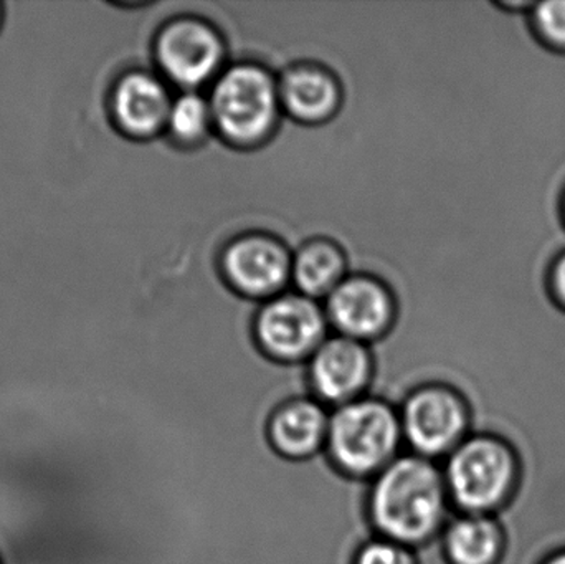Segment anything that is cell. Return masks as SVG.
Masks as SVG:
<instances>
[{
    "mask_svg": "<svg viewBox=\"0 0 565 564\" xmlns=\"http://www.w3.org/2000/svg\"><path fill=\"white\" fill-rule=\"evenodd\" d=\"M334 78L316 66H298L282 78L280 102L301 121H321L338 105Z\"/></svg>",
    "mask_w": 565,
    "mask_h": 564,
    "instance_id": "9a60e30c",
    "label": "cell"
},
{
    "mask_svg": "<svg viewBox=\"0 0 565 564\" xmlns=\"http://www.w3.org/2000/svg\"><path fill=\"white\" fill-rule=\"evenodd\" d=\"M541 564H565V549L551 553Z\"/></svg>",
    "mask_w": 565,
    "mask_h": 564,
    "instance_id": "44dd1931",
    "label": "cell"
},
{
    "mask_svg": "<svg viewBox=\"0 0 565 564\" xmlns=\"http://www.w3.org/2000/svg\"><path fill=\"white\" fill-rule=\"evenodd\" d=\"M355 564H418V562L414 549L377 536L359 550Z\"/></svg>",
    "mask_w": 565,
    "mask_h": 564,
    "instance_id": "d6986e66",
    "label": "cell"
},
{
    "mask_svg": "<svg viewBox=\"0 0 565 564\" xmlns=\"http://www.w3.org/2000/svg\"><path fill=\"white\" fill-rule=\"evenodd\" d=\"M212 121L211 103L194 93H185L172 102L168 126L175 138L184 142L198 141Z\"/></svg>",
    "mask_w": 565,
    "mask_h": 564,
    "instance_id": "e0dca14e",
    "label": "cell"
},
{
    "mask_svg": "<svg viewBox=\"0 0 565 564\" xmlns=\"http://www.w3.org/2000/svg\"><path fill=\"white\" fill-rule=\"evenodd\" d=\"M326 318L305 295L277 298L262 311L255 327L258 350L285 364L308 363L324 343Z\"/></svg>",
    "mask_w": 565,
    "mask_h": 564,
    "instance_id": "52a82bcc",
    "label": "cell"
},
{
    "mask_svg": "<svg viewBox=\"0 0 565 564\" xmlns=\"http://www.w3.org/2000/svg\"><path fill=\"white\" fill-rule=\"evenodd\" d=\"M224 49L214 29L198 20H179L162 30L158 60L172 82L198 86L217 72Z\"/></svg>",
    "mask_w": 565,
    "mask_h": 564,
    "instance_id": "9c48e42d",
    "label": "cell"
},
{
    "mask_svg": "<svg viewBox=\"0 0 565 564\" xmlns=\"http://www.w3.org/2000/svg\"><path fill=\"white\" fill-rule=\"evenodd\" d=\"M455 513L498 515L520 489L523 466L513 444L493 434H471L441 462Z\"/></svg>",
    "mask_w": 565,
    "mask_h": 564,
    "instance_id": "3957f363",
    "label": "cell"
},
{
    "mask_svg": "<svg viewBox=\"0 0 565 564\" xmlns=\"http://www.w3.org/2000/svg\"><path fill=\"white\" fill-rule=\"evenodd\" d=\"M309 391L329 409L367 394L374 376V357L362 341L348 337L326 340L308 363Z\"/></svg>",
    "mask_w": 565,
    "mask_h": 564,
    "instance_id": "ba28073f",
    "label": "cell"
},
{
    "mask_svg": "<svg viewBox=\"0 0 565 564\" xmlns=\"http://www.w3.org/2000/svg\"><path fill=\"white\" fill-rule=\"evenodd\" d=\"M563 209H564V215H565V195H564V201H563Z\"/></svg>",
    "mask_w": 565,
    "mask_h": 564,
    "instance_id": "7402d4cb",
    "label": "cell"
},
{
    "mask_svg": "<svg viewBox=\"0 0 565 564\" xmlns=\"http://www.w3.org/2000/svg\"><path fill=\"white\" fill-rule=\"evenodd\" d=\"M172 102L162 83L148 73H129L116 83L113 119L126 135L148 138L168 126Z\"/></svg>",
    "mask_w": 565,
    "mask_h": 564,
    "instance_id": "7c38bea8",
    "label": "cell"
},
{
    "mask_svg": "<svg viewBox=\"0 0 565 564\" xmlns=\"http://www.w3.org/2000/svg\"><path fill=\"white\" fill-rule=\"evenodd\" d=\"M550 280L554 297L565 307V252L554 264Z\"/></svg>",
    "mask_w": 565,
    "mask_h": 564,
    "instance_id": "ffe728a7",
    "label": "cell"
},
{
    "mask_svg": "<svg viewBox=\"0 0 565 564\" xmlns=\"http://www.w3.org/2000/svg\"><path fill=\"white\" fill-rule=\"evenodd\" d=\"M344 258L331 244L316 242L299 252L291 267L292 278L305 297L331 295L342 281Z\"/></svg>",
    "mask_w": 565,
    "mask_h": 564,
    "instance_id": "2e32d148",
    "label": "cell"
},
{
    "mask_svg": "<svg viewBox=\"0 0 565 564\" xmlns=\"http://www.w3.org/2000/svg\"><path fill=\"white\" fill-rule=\"evenodd\" d=\"M329 417L331 409L311 394L288 401L271 417V444L288 459H309L324 450Z\"/></svg>",
    "mask_w": 565,
    "mask_h": 564,
    "instance_id": "4fadbf2b",
    "label": "cell"
},
{
    "mask_svg": "<svg viewBox=\"0 0 565 564\" xmlns=\"http://www.w3.org/2000/svg\"><path fill=\"white\" fill-rule=\"evenodd\" d=\"M0 19H2V9H0Z\"/></svg>",
    "mask_w": 565,
    "mask_h": 564,
    "instance_id": "603a6c76",
    "label": "cell"
},
{
    "mask_svg": "<svg viewBox=\"0 0 565 564\" xmlns=\"http://www.w3.org/2000/svg\"><path fill=\"white\" fill-rule=\"evenodd\" d=\"M328 315L341 337L362 341L381 337L392 320L387 290L371 278L342 280L329 295Z\"/></svg>",
    "mask_w": 565,
    "mask_h": 564,
    "instance_id": "30bf717a",
    "label": "cell"
},
{
    "mask_svg": "<svg viewBox=\"0 0 565 564\" xmlns=\"http://www.w3.org/2000/svg\"><path fill=\"white\" fill-rule=\"evenodd\" d=\"M324 450L345 476L374 479L405 450L401 411L367 394L334 407Z\"/></svg>",
    "mask_w": 565,
    "mask_h": 564,
    "instance_id": "277c9868",
    "label": "cell"
},
{
    "mask_svg": "<svg viewBox=\"0 0 565 564\" xmlns=\"http://www.w3.org/2000/svg\"><path fill=\"white\" fill-rule=\"evenodd\" d=\"M450 564H500L507 533L497 515L454 513L440 535Z\"/></svg>",
    "mask_w": 565,
    "mask_h": 564,
    "instance_id": "5bb4252c",
    "label": "cell"
},
{
    "mask_svg": "<svg viewBox=\"0 0 565 564\" xmlns=\"http://www.w3.org/2000/svg\"><path fill=\"white\" fill-rule=\"evenodd\" d=\"M405 450L444 462L471 436L470 404L447 384H427L408 394L401 406Z\"/></svg>",
    "mask_w": 565,
    "mask_h": 564,
    "instance_id": "5b68a950",
    "label": "cell"
},
{
    "mask_svg": "<svg viewBox=\"0 0 565 564\" xmlns=\"http://www.w3.org/2000/svg\"><path fill=\"white\" fill-rule=\"evenodd\" d=\"M0 564H131L111 510L58 464L0 469Z\"/></svg>",
    "mask_w": 565,
    "mask_h": 564,
    "instance_id": "6da1fadb",
    "label": "cell"
},
{
    "mask_svg": "<svg viewBox=\"0 0 565 564\" xmlns=\"http://www.w3.org/2000/svg\"><path fill=\"white\" fill-rule=\"evenodd\" d=\"M280 88L258 66L228 70L211 98L212 121L231 141L250 145L264 138L277 121Z\"/></svg>",
    "mask_w": 565,
    "mask_h": 564,
    "instance_id": "8992f818",
    "label": "cell"
},
{
    "mask_svg": "<svg viewBox=\"0 0 565 564\" xmlns=\"http://www.w3.org/2000/svg\"><path fill=\"white\" fill-rule=\"evenodd\" d=\"M369 513L381 539L418 549L454 515L441 462L404 450L372 479Z\"/></svg>",
    "mask_w": 565,
    "mask_h": 564,
    "instance_id": "7a4b0ae2",
    "label": "cell"
},
{
    "mask_svg": "<svg viewBox=\"0 0 565 564\" xmlns=\"http://www.w3.org/2000/svg\"><path fill=\"white\" fill-rule=\"evenodd\" d=\"M531 22L543 42L553 49L565 50V0L534 3Z\"/></svg>",
    "mask_w": 565,
    "mask_h": 564,
    "instance_id": "ac0fdd59",
    "label": "cell"
},
{
    "mask_svg": "<svg viewBox=\"0 0 565 564\" xmlns=\"http://www.w3.org/2000/svg\"><path fill=\"white\" fill-rule=\"evenodd\" d=\"M225 274L235 288L247 295L275 294L291 274V260L274 238L252 235L234 242L225 252Z\"/></svg>",
    "mask_w": 565,
    "mask_h": 564,
    "instance_id": "8fae6325",
    "label": "cell"
}]
</instances>
